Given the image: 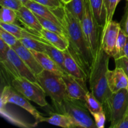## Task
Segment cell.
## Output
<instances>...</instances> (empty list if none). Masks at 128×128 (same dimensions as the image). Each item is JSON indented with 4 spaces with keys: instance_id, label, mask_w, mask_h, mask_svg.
<instances>
[{
    "instance_id": "cell-1",
    "label": "cell",
    "mask_w": 128,
    "mask_h": 128,
    "mask_svg": "<svg viewBox=\"0 0 128 128\" xmlns=\"http://www.w3.org/2000/svg\"><path fill=\"white\" fill-rule=\"evenodd\" d=\"M62 20L65 34L69 41L68 51L84 70L89 77L90 70L93 64L94 58L82 32L80 21L65 6L63 7Z\"/></svg>"
},
{
    "instance_id": "cell-2",
    "label": "cell",
    "mask_w": 128,
    "mask_h": 128,
    "mask_svg": "<svg viewBox=\"0 0 128 128\" xmlns=\"http://www.w3.org/2000/svg\"><path fill=\"white\" fill-rule=\"evenodd\" d=\"M110 58L101 46L89 74L90 91L102 104L112 93L108 88L106 78Z\"/></svg>"
},
{
    "instance_id": "cell-3",
    "label": "cell",
    "mask_w": 128,
    "mask_h": 128,
    "mask_svg": "<svg viewBox=\"0 0 128 128\" xmlns=\"http://www.w3.org/2000/svg\"><path fill=\"white\" fill-rule=\"evenodd\" d=\"M57 110L68 116L72 120L76 128H97L85 101L74 100L66 96L63 102Z\"/></svg>"
},
{
    "instance_id": "cell-4",
    "label": "cell",
    "mask_w": 128,
    "mask_h": 128,
    "mask_svg": "<svg viewBox=\"0 0 128 128\" xmlns=\"http://www.w3.org/2000/svg\"><path fill=\"white\" fill-rule=\"evenodd\" d=\"M104 111L111 123L110 127L116 128L126 118L128 112V89H122L111 93L103 104Z\"/></svg>"
},
{
    "instance_id": "cell-5",
    "label": "cell",
    "mask_w": 128,
    "mask_h": 128,
    "mask_svg": "<svg viewBox=\"0 0 128 128\" xmlns=\"http://www.w3.org/2000/svg\"><path fill=\"white\" fill-rule=\"evenodd\" d=\"M80 23L82 32L94 59L101 48L102 28L99 25L94 16L90 0H84V11Z\"/></svg>"
},
{
    "instance_id": "cell-6",
    "label": "cell",
    "mask_w": 128,
    "mask_h": 128,
    "mask_svg": "<svg viewBox=\"0 0 128 128\" xmlns=\"http://www.w3.org/2000/svg\"><path fill=\"white\" fill-rule=\"evenodd\" d=\"M36 78L46 94L52 100L57 110L66 96V86L61 76L43 70L36 75Z\"/></svg>"
},
{
    "instance_id": "cell-7",
    "label": "cell",
    "mask_w": 128,
    "mask_h": 128,
    "mask_svg": "<svg viewBox=\"0 0 128 128\" xmlns=\"http://www.w3.org/2000/svg\"><path fill=\"white\" fill-rule=\"evenodd\" d=\"M13 104L24 109L35 119V126L44 122L45 118L31 104L26 97L16 91L12 86H5L1 91V105Z\"/></svg>"
},
{
    "instance_id": "cell-8",
    "label": "cell",
    "mask_w": 128,
    "mask_h": 128,
    "mask_svg": "<svg viewBox=\"0 0 128 128\" xmlns=\"http://www.w3.org/2000/svg\"><path fill=\"white\" fill-rule=\"evenodd\" d=\"M11 86L28 100L39 106L44 107L48 104L46 100V93L39 83L20 77L12 80Z\"/></svg>"
},
{
    "instance_id": "cell-9",
    "label": "cell",
    "mask_w": 128,
    "mask_h": 128,
    "mask_svg": "<svg viewBox=\"0 0 128 128\" xmlns=\"http://www.w3.org/2000/svg\"><path fill=\"white\" fill-rule=\"evenodd\" d=\"M121 25L117 21H111L105 23L102 30L101 46L110 57H114L116 42Z\"/></svg>"
},
{
    "instance_id": "cell-10",
    "label": "cell",
    "mask_w": 128,
    "mask_h": 128,
    "mask_svg": "<svg viewBox=\"0 0 128 128\" xmlns=\"http://www.w3.org/2000/svg\"><path fill=\"white\" fill-rule=\"evenodd\" d=\"M61 78L66 86V96L74 100L85 101L89 91L87 86L70 74H64Z\"/></svg>"
},
{
    "instance_id": "cell-11",
    "label": "cell",
    "mask_w": 128,
    "mask_h": 128,
    "mask_svg": "<svg viewBox=\"0 0 128 128\" xmlns=\"http://www.w3.org/2000/svg\"><path fill=\"white\" fill-rule=\"evenodd\" d=\"M18 20L28 29L30 32L40 36V32L43 29L34 12L23 5L16 11ZM41 37V36H40Z\"/></svg>"
},
{
    "instance_id": "cell-12",
    "label": "cell",
    "mask_w": 128,
    "mask_h": 128,
    "mask_svg": "<svg viewBox=\"0 0 128 128\" xmlns=\"http://www.w3.org/2000/svg\"><path fill=\"white\" fill-rule=\"evenodd\" d=\"M106 78L108 88L112 93L122 89H128V77L121 68L116 67L113 70H108Z\"/></svg>"
},
{
    "instance_id": "cell-13",
    "label": "cell",
    "mask_w": 128,
    "mask_h": 128,
    "mask_svg": "<svg viewBox=\"0 0 128 128\" xmlns=\"http://www.w3.org/2000/svg\"><path fill=\"white\" fill-rule=\"evenodd\" d=\"M11 48L16 51L20 58L28 66L29 68L36 75V76L43 70V68L37 61L31 50L22 45L20 41L17 44Z\"/></svg>"
},
{
    "instance_id": "cell-14",
    "label": "cell",
    "mask_w": 128,
    "mask_h": 128,
    "mask_svg": "<svg viewBox=\"0 0 128 128\" xmlns=\"http://www.w3.org/2000/svg\"><path fill=\"white\" fill-rule=\"evenodd\" d=\"M8 59L12 63L16 71L20 77L24 78L32 82L38 83L36 76L32 71H31L28 66L24 62V61L20 58L16 51L12 48H10L8 51Z\"/></svg>"
},
{
    "instance_id": "cell-15",
    "label": "cell",
    "mask_w": 128,
    "mask_h": 128,
    "mask_svg": "<svg viewBox=\"0 0 128 128\" xmlns=\"http://www.w3.org/2000/svg\"><path fill=\"white\" fill-rule=\"evenodd\" d=\"M24 5L27 6L36 14L41 16L43 18L46 19V20H50L64 29L62 20L55 13L54 10H51L49 8L41 4L36 1H32V0H27L26 2H24Z\"/></svg>"
},
{
    "instance_id": "cell-16",
    "label": "cell",
    "mask_w": 128,
    "mask_h": 128,
    "mask_svg": "<svg viewBox=\"0 0 128 128\" xmlns=\"http://www.w3.org/2000/svg\"><path fill=\"white\" fill-rule=\"evenodd\" d=\"M64 67L68 74L72 75L83 84L86 86V81L88 76L84 70L79 64L68 50L64 51Z\"/></svg>"
},
{
    "instance_id": "cell-17",
    "label": "cell",
    "mask_w": 128,
    "mask_h": 128,
    "mask_svg": "<svg viewBox=\"0 0 128 128\" xmlns=\"http://www.w3.org/2000/svg\"><path fill=\"white\" fill-rule=\"evenodd\" d=\"M31 51L43 70L53 72L60 76H62L64 74H67L46 52H38L32 50Z\"/></svg>"
},
{
    "instance_id": "cell-18",
    "label": "cell",
    "mask_w": 128,
    "mask_h": 128,
    "mask_svg": "<svg viewBox=\"0 0 128 128\" xmlns=\"http://www.w3.org/2000/svg\"><path fill=\"white\" fill-rule=\"evenodd\" d=\"M40 36L46 42L61 51H65L69 47L68 40L64 35L42 29L40 32Z\"/></svg>"
},
{
    "instance_id": "cell-19",
    "label": "cell",
    "mask_w": 128,
    "mask_h": 128,
    "mask_svg": "<svg viewBox=\"0 0 128 128\" xmlns=\"http://www.w3.org/2000/svg\"><path fill=\"white\" fill-rule=\"evenodd\" d=\"M94 16L99 25L103 28L106 22V11L104 0H90Z\"/></svg>"
},
{
    "instance_id": "cell-20",
    "label": "cell",
    "mask_w": 128,
    "mask_h": 128,
    "mask_svg": "<svg viewBox=\"0 0 128 128\" xmlns=\"http://www.w3.org/2000/svg\"><path fill=\"white\" fill-rule=\"evenodd\" d=\"M44 122L54 126L64 128H73L75 127L72 120L64 114H52L49 118H45Z\"/></svg>"
},
{
    "instance_id": "cell-21",
    "label": "cell",
    "mask_w": 128,
    "mask_h": 128,
    "mask_svg": "<svg viewBox=\"0 0 128 128\" xmlns=\"http://www.w3.org/2000/svg\"><path fill=\"white\" fill-rule=\"evenodd\" d=\"M45 52L50 56L65 72L67 73L64 67V51L59 50L48 42H45Z\"/></svg>"
},
{
    "instance_id": "cell-22",
    "label": "cell",
    "mask_w": 128,
    "mask_h": 128,
    "mask_svg": "<svg viewBox=\"0 0 128 128\" xmlns=\"http://www.w3.org/2000/svg\"><path fill=\"white\" fill-rule=\"evenodd\" d=\"M64 6L81 22L84 11V0H71L68 4H64Z\"/></svg>"
},
{
    "instance_id": "cell-23",
    "label": "cell",
    "mask_w": 128,
    "mask_h": 128,
    "mask_svg": "<svg viewBox=\"0 0 128 128\" xmlns=\"http://www.w3.org/2000/svg\"><path fill=\"white\" fill-rule=\"evenodd\" d=\"M22 45L32 51L45 52V42L38 39L25 37L20 40Z\"/></svg>"
},
{
    "instance_id": "cell-24",
    "label": "cell",
    "mask_w": 128,
    "mask_h": 128,
    "mask_svg": "<svg viewBox=\"0 0 128 128\" xmlns=\"http://www.w3.org/2000/svg\"><path fill=\"white\" fill-rule=\"evenodd\" d=\"M85 103L91 114L104 111L103 104L90 91L86 94Z\"/></svg>"
},
{
    "instance_id": "cell-25",
    "label": "cell",
    "mask_w": 128,
    "mask_h": 128,
    "mask_svg": "<svg viewBox=\"0 0 128 128\" xmlns=\"http://www.w3.org/2000/svg\"><path fill=\"white\" fill-rule=\"evenodd\" d=\"M126 41H127V35L125 34L123 30L121 27L120 32H119L117 42H116V51H115L114 56L113 57L114 60H117L125 56L124 49Z\"/></svg>"
},
{
    "instance_id": "cell-26",
    "label": "cell",
    "mask_w": 128,
    "mask_h": 128,
    "mask_svg": "<svg viewBox=\"0 0 128 128\" xmlns=\"http://www.w3.org/2000/svg\"><path fill=\"white\" fill-rule=\"evenodd\" d=\"M36 16H37L38 19L39 21L40 22V23H41V26H42L43 29L47 30H48V31L58 32V33H60L61 34L66 36V34H65L64 29L62 28V27L60 26L59 25L56 24L55 22H52V21H50V20L43 18L41 17V16H38V15L37 14H36Z\"/></svg>"
},
{
    "instance_id": "cell-27",
    "label": "cell",
    "mask_w": 128,
    "mask_h": 128,
    "mask_svg": "<svg viewBox=\"0 0 128 128\" xmlns=\"http://www.w3.org/2000/svg\"><path fill=\"white\" fill-rule=\"evenodd\" d=\"M17 19L16 11L7 8L1 7L0 12V22L8 24L14 23Z\"/></svg>"
},
{
    "instance_id": "cell-28",
    "label": "cell",
    "mask_w": 128,
    "mask_h": 128,
    "mask_svg": "<svg viewBox=\"0 0 128 128\" xmlns=\"http://www.w3.org/2000/svg\"><path fill=\"white\" fill-rule=\"evenodd\" d=\"M0 39L3 40L5 43L7 44L10 48H12L17 44L20 40L16 38L14 35L5 30L0 26Z\"/></svg>"
},
{
    "instance_id": "cell-29",
    "label": "cell",
    "mask_w": 128,
    "mask_h": 128,
    "mask_svg": "<svg viewBox=\"0 0 128 128\" xmlns=\"http://www.w3.org/2000/svg\"><path fill=\"white\" fill-rule=\"evenodd\" d=\"M121 0H104L106 11V22L112 20L118 4Z\"/></svg>"
},
{
    "instance_id": "cell-30",
    "label": "cell",
    "mask_w": 128,
    "mask_h": 128,
    "mask_svg": "<svg viewBox=\"0 0 128 128\" xmlns=\"http://www.w3.org/2000/svg\"><path fill=\"white\" fill-rule=\"evenodd\" d=\"M1 7L7 8L17 11L24 5L20 0H0Z\"/></svg>"
},
{
    "instance_id": "cell-31",
    "label": "cell",
    "mask_w": 128,
    "mask_h": 128,
    "mask_svg": "<svg viewBox=\"0 0 128 128\" xmlns=\"http://www.w3.org/2000/svg\"><path fill=\"white\" fill-rule=\"evenodd\" d=\"M32 1L44 5L52 10H57L60 8H62L64 5L61 0H32Z\"/></svg>"
},
{
    "instance_id": "cell-32",
    "label": "cell",
    "mask_w": 128,
    "mask_h": 128,
    "mask_svg": "<svg viewBox=\"0 0 128 128\" xmlns=\"http://www.w3.org/2000/svg\"><path fill=\"white\" fill-rule=\"evenodd\" d=\"M92 116L94 120L97 128H104L105 122H106V113H105L104 111L92 114Z\"/></svg>"
},
{
    "instance_id": "cell-33",
    "label": "cell",
    "mask_w": 128,
    "mask_h": 128,
    "mask_svg": "<svg viewBox=\"0 0 128 128\" xmlns=\"http://www.w3.org/2000/svg\"><path fill=\"white\" fill-rule=\"evenodd\" d=\"M116 67L121 68L128 77V58L126 56L114 60Z\"/></svg>"
},
{
    "instance_id": "cell-34",
    "label": "cell",
    "mask_w": 128,
    "mask_h": 128,
    "mask_svg": "<svg viewBox=\"0 0 128 128\" xmlns=\"http://www.w3.org/2000/svg\"><path fill=\"white\" fill-rule=\"evenodd\" d=\"M10 48V46L5 43L4 41L0 39V61H6L8 59V51Z\"/></svg>"
},
{
    "instance_id": "cell-35",
    "label": "cell",
    "mask_w": 128,
    "mask_h": 128,
    "mask_svg": "<svg viewBox=\"0 0 128 128\" xmlns=\"http://www.w3.org/2000/svg\"><path fill=\"white\" fill-rule=\"evenodd\" d=\"M121 28L123 30L124 32H125V34H126L127 36H128V11L127 14H126V19H125V21L124 22L123 26H122V27H121Z\"/></svg>"
},
{
    "instance_id": "cell-36",
    "label": "cell",
    "mask_w": 128,
    "mask_h": 128,
    "mask_svg": "<svg viewBox=\"0 0 128 128\" xmlns=\"http://www.w3.org/2000/svg\"><path fill=\"white\" fill-rule=\"evenodd\" d=\"M116 128H128V120L125 118L117 126Z\"/></svg>"
},
{
    "instance_id": "cell-37",
    "label": "cell",
    "mask_w": 128,
    "mask_h": 128,
    "mask_svg": "<svg viewBox=\"0 0 128 128\" xmlns=\"http://www.w3.org/2000/svg\"><path fill=\"white\" fill-rule=\"evenodd\" d=\"M124 52H125V56L128 58V36H127V41H126V46H125Z\"/></svg>"
},
{
    "instance_id": "cell-38",
    "label": "cell",
    "mask_w": 128,
    "mask_h": 128,
    "mask_svg": "<svg viewBox=\"0 0 128 128\" xmlns=\"http://www.w3.org/2000/svg\"><path fill=\"white\" fill-rule=\"evenodd\" d=\"M71 1V0H61V1L63 2L64 4H68Z\"/></svg>"
},
{
    "instance_id": "cell-39",
    "label": "cell",
    "mask_w": 128,
    "mask_h": 128,
    "mask_svg": "<svg viewBox=\"0 0 128 128\" xmlns=\"http://www.w3.org/2000/svg\"><path fill=\"white\" fill-rule=\"evenodd\" d=\"M20 1H22V2H23V4H24V2H26V1H27V0H20Z\"/></svg>"
},
{
    "instance_id": "cell-40",
    "label": "cell",
    "mask_w": 128,
    "mask_h": 128,
    "mask_svg": "<svg viewBox=\"0 0 128 128\" xmlns=\"http://www.w3.org/2000/svg\"><path fill=\"white\" fill-rule=\"evenodd\" d=\"M126 119H128V114H127V116H126Z\"/></svg>"
},
{
    "instance_id": "cell-41",
    "label": "cell",
    "mask_w": 128,
    "mask_h": 128,
    "mask_svg": "<svg viewBox=\"0 0 128 128\" xmlns=\"http://www.w3.org/2000/svg\"><path fill=\"white\" fill-rule=\"evenodd\" d=\"M126 1H128V0H126Z\"/></svg>"
}]
</instances>
